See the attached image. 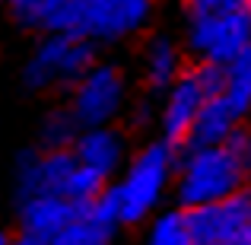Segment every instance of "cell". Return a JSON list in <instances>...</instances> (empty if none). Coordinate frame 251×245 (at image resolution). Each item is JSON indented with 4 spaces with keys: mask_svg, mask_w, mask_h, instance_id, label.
<instances>
[{
    "mask_svg": "<svg viewBox=\"0 0 251 245\" xmlns=\"http://www.w3.org/2000/svg\"><path fill=\"white\" fill-rule=\"evenodd\" d=\"M245 156L239 143H210V147H191L178 165V197L188 210L220 204L226 197L242 194L245 182Z\"/></svg>",
    "mask_w": 251,
    "mask_h": 245,
    "instance_id": "obj_1",
    "label": "cell"
},
{
    "mask_svg": "<svg viewBox=\"0 0 251 245\" xmlns=\"http://www.w3.org/2000/svg\"><path fill=\"white\" fill-rule=\"evenodd\" d=\"M172 143H150L130 160L121 182L108 191L121 223H140L156 210L172 178Z\"/></svg>",
    "mask_w": 251,
    "mask_h": 245,
    "instance_id": "obj_2",
    "label": "cell"
},
{
    "mask_svg": "<svg viewBox=\"0 0 251 245\" xmlns=\"http://www.w3.org/2000/svg\"><path fill=\"white\" fill-rule=\"evenodd\" d=\"M223 89V64H201V67L181 74L175 83L166 89V102L159 111V124L166 143H191V134L197 128L203 105Z\"/></svg>",
    "mask_w": 251,
    "mask_h": 245,
    "instance_id": "obj_3",
    "label": "cell"
},
{
    "mask_svg": "<svg viewBox=\"0 0 251 245\" xmlns=\"http://www.w3.org/2000/svg\"><path fill=\"white\" fill-rule=\"evenodd\" d=\"M92 64V42L74 32H51L25 64V86L51 89V86L80 83Z\"/></svg>",
    "mask_w": 251,
    "mask_h": 245,
    "instance_id": "obj_4",
    "label": "cell"
},
{
    "mask_svg": "<svg viewBox=\"0 0 251 245\" xmlns=\"http://www.w3.org/2000/svg\"><path fill=\"white\" fill-rule=\"evenodd\" d=\"M188 42L203 64H229L251 48V10H216V13H191Z\"/></svg>",
    "mask_w": 251,
    "mask_h": 245,
    "instance_id": "obj_5",
    "label": "cell"
},
{
    "mask_svg": "<svg viewBox=\"0 0 251 245\" xmlns=\"http://www.w3.org/2000/svg\"><path fill=\"white\" fill-rule=\"evenodd\" d=\"M124 77L111 64H96L80 83L74 86V102L70 111L76 115L80 128H105L124 105Z\"/></svg>",
    "mask_w": 251,
    "mask_h": 245,
    "instance_id": "obj_6",
    "label": "cell"
},
{
    "mask_svg": "<svg viewBox=\"0 0 251 245\" xmlns=\"http://www.w3.org/2000/svg\"><path fill=\"white\" fill-rule=\"evenodd\" d=\"M153 0H83L76 35L89 42H115L137 32L150 16Z\"/></svg>",
    "mask_w": 251,
    "mask_h": 245,
    "instance_id": "obj_7",
    "label": "cell"
},
{
    "mask_svg": "<svg viewBox=\"0 0 251 245\" xmlns=\"http://www.w3.org/2000/svg\"><path fill=\"white\" fill-rule=\"evenodd\" d=\"M80 160L74 150H48V153H23L16 163V188L19 197L32 194H61L67 197L70 182ZM70 201V197H67Z\"/></svg>",
    "mask_w": 251,
    "mask_h": 245,
    "instance_id": "obj_8",
    "label": "cell"
},
{
    "mask_svg": "<svg viewBox=\"0 0 251 245\" xmlns=\"http://www.w3.org/2000/svg\"><path fill=\"white\" fill-rule=\"evenodd\" d=\"M197 245H239L251 223V194H235L220 204L188 210Z\"/></svg>",
    "mask_w": 251,
    "mask_h": 245,
    "instance_id": "obj_9",
    "label": "cell"
},
{
    "mask_svg": "<svg viewBox=\"0 0 251 245\" xmlns=\"http://www.w3.org/2000/svg\"><path fill=\"white\" fill-rule=\"evenodd\" d=\"M83 217V207L61 194H32L23 201V236H32V239L48 245L51 239L64 233L70 223H76Z\"/></svg>",
    "mask_w": 251,
    "mask_h": 245,
    "instance_id": "obj_10",
    "label": "cell"
},
{
    "mask_svg": "<svg viewBox=\"0 0 251 245\" xmlns=\"http://www.w3.org/2000/svg\"><path fill=\"white\" fill-rule=\"evenodd\" d=\"M74 153L86 169L99 172L102 178H108L111 172L121 165V156H124V143L115 131L105 124V128H86L74 143Z\"/></svg>",
    "mask_w": 251,
    "mask_h": 245,
    "instance_id": "obj_11",
    "label": "cell"
},
{
    "mask_svg": "<svg viewBox=\"0 0 251 245\" xmlns=\"http://www.w3.org/2000/svg\"><path fill=\"white\" fill-rule=\"evenodd\" d=\"M143 74H147V83L153 89H169L181 77V57H178V48L169 38H153L150 42L147 57H143Z\"/></svg>",
    "mask_w": 251,
    "mask_h": 245,
    "instance_id": "obj_12",
    "label": "cell"
},
{
    "mask_svg": "<svg viewBox=\"0 0 251 245\" xmlns=\"http://www.w3.org/2000/svg\"><path fill=\"white\" fill-rule=\"evenodd\" d=\"M220 99L226 105H232L242 118L248 115L251 109V48L242 51L235 61L223 64V89Z\"/></svg>",
    "mask_w": 251,
    "mask_h": 245,
    "instance_id": "obj_13",
    "label": "cell"
},
{
    "mask_svg": "<svg viewBox=\"0 0 251 245\" xmlns=\"http://www.w3.org/2000/svg\"><path fill=\"white\" fill-rule=\"evenodd\" d=\"M143 245H197L194 233H191L188 210H175V214H162L159 220L150 226V236Z\"/></svg>",
    "mask_w": 251,
    "mask_h": 245,
    "instance_id": "obj_14",
    "label": "cell"
},
{
    "mask_svg": "<svg viewBox=\"0 0 251 245\" xmlns=\"http://www.w3.org/2000/svg\"><path fill=\"white\" fill-rule=\"evenodd\" d=\"M83 134L80 121L74 111H51L42 124V140L48 143V150H67V143H76V137Z\"/></svg>",
    "mask_w": 251,
    "mask_h": 245,
    "instance_id": "obj_15",
    "label": "cell"
},
{
    "mask_svg": "<svg viewBox=\"0 0 251 245\" xmlns=\"http://www.w3.org/2000/svg\"><path fill=\"white\" fill-rule=\"evenodd\" d=\"M108 229H102L99 223H92L89 217H80L76 223H70L57 239H51L48 245H108Z\"/></svg>",
    "mask_w": 251,
    "mask_h": 245,
    "instance_id": "obj_16",
    "label": "cell"
},
{
    "mask_svg": "<svg viewBox=\"0 0 251 245\" xmlns=\"http://www.w3.org/2000/svg\"><path fill=\"white\" fill-rule=\"evenodd\" d=\"M48 0H10V10L13 16L19 19V23H29V26H38V19H42V10Z\"/></svg>",
    "mask_w": 251,
    "mask_h": 245,
    "instance_id": "obj_17",
    "label": "cell"
},
{
    "mask_svg": "<svg viewBox=\"0 0 251 245\" xmlns=\"http://www.w3.org/2000/svg\"><path fill=\"white\" fill-rule=\"evenodd\" d=\"M191 13H216V10H235V6H248V0H188Z\"/></svg>",
    "mask_w": 251,
    "mask_h": 245,
    "instance_id": "obj_18",
    "label": "cell"
},
{
    "mask_svg": "<svg viewBox=\"0 0 251 245\" xmlns=\"http://www.w3.org/2000/svg\"><path fill=\"white\" fill-rule=\"evenodd\" d=\"M235 143H239V150H242V156H245V163L251 165V134H245V137H235Z\"/></svg>",
    "mask_w": 251,
    "mask_h": 245,
    "instance_id": "obj_19",
    "label": "cell"
},
{
    "mask_svg": "<svg viewBox=\"0 0 251 245\" xmlns=\"http://www.w3.org/2000/svg\"><path fill=\"white\" fill-rule=\"evenodd\" d=\"M10 245H45V242L32 239V236H23V239H16V242H10Z\"/></svg>",
    "mask_w": 251,
    "mask_h": 245,
    "instance_id": "obj_20",
    "label": "cell"
},
{
    "mask_svg": "<svg viewBox=\"0 0 251 245\" xmlns=\"http://www.w3.org/2000/svg\"><path fill=\"white\" fill-rule=\"evenodd\" d=\"M239 245H251V223H248V229H245V236H242Z\"/></svg>",
    "mask_w": 251,
    "mask_h": 245,
    "instance_id": "obj_21",
    "label": "cell"
},
{
    "mask_svg": "<svg viewBox=\"0 0 251 245\" xmlns=\"http://www.w3.org/2000/svg\"><path fill=\"white\" fill-rule=\"evenodd\" d=\"M0 245H10V242H6V236H0Z\"/></svg>",
    "mask_w": 251,
    "mask_h": 245,
    "instance_id": "obj_22",
    "label": "cell"
},
{
    "mask_svg": "<svg viewBox=\"0 0 251 245\" xmlns=\"http://www.w3.org/2000/svg\"><path fill=\"white\" fill-rule=\"evenodd\" d=\"M248 10H251V0H248Z\"/></svg>",
    "mask_w": 251,
    "mask_h": 245,
    "instance_id": "obj_23",
    "label": "cell"
}]
</instances>
